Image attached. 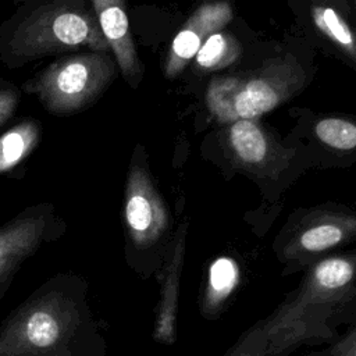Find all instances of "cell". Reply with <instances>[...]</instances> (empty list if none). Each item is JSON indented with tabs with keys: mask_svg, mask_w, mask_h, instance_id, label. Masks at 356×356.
Masks as SVG:
<instances>
[{
	"mask_svg": "<svg viewBox=\"0 0 356 356\" xmlns=\"http://www.w3.org/2000/svg\"><path fill=\"white\" fill-rule=\"evenodd\" d=\"M79 47L110 49L95 15L75 0H15L0 24V64L8 70Z\"/></svg>",
	"mask_w": 356,
	"mask_h": 356,
	"instance_id": "obj_1",
	"label": "cell"
},
{
	"mask_svg": "<svg viewBox=\"0 0 356 356\" xmlns=\"http://www.w3.org/2000/svg\"><path fill=\"white\" fill-rule=\"evenodd\" d=\"M115 75L114 61L106 54L83 53L58 58L22 85L54 114L81 110L95 102Z\"/></svg>",
	"mask_w": 356,
	"mask_h": 356,
	"instance_id": "obj_2",
	"label": "cell"
},
{
	"mask_svg": "<svg viewBox=\"0 0 356 356\" xmlns=\"http://www.w3.org/2000/svg\"><path fill=\"white\" fill-rule=\"evenodd\" d=\"M300 79L288 61H274L260 72L242 78H217L207 89V106L222 121L253 120L273 110Z\"/></svg>",
	"mask_w": 356,
	"mask_h": 356,
	"instance_id": "obj_3",
	"label": "cell"
},
{
	"mask_svg": "<svg viewBox=\"0 0 356 356\" xmlns=\"http://www.w3.org/2000/svg\"><path fill=\"white\" fill-rule=\"evenodd\" d=\"M63 332L61 316L47 303L32 305L0 328V356H33L54 346Z\"/></svg>",
	"mask_w": 356,
	"mask_h": 356,
	"instance_id": "obj_4",
	"label": "cell"
},
{
	"mask_svg": "<svg viewBox=\"0 0 356 356\" xmlns=\"http://www.w3.org/2000/svg\"><path fill=\"white\" fill-rule=\"evenodd\" d=\"M232 19V8L225 1L206 3L199 7L172 40L165 64V75H178L193 58L203 42Z\"/></svg>",
	"mask_w": 356,
	"mask_h": 356,
	"instance_id": "obj_5",
	"label": "cell"
},
{
	"mask_svg": "<svg viewBox=\"0 0 356 356\" xmlns=\"http://www.w3.org/2000/svg\"><path fill=\"white\" fill-rule=\"evenodd\" d=\"M99 28L114 51L124 75L136 85L140 78V65L129 32L125 13V0H92Z\"/></svg>",
	"mask_w": 356,
	"mask_h": 356,
	"instance_id": "obj_6",
	"label": "cell"
},
{
	"mask_svg": "<svg viewBox=\"0 0 356 356\" xmlns=\"http://www.w3.org/2000/svg\"><path fill=\"white\" fill-rule=\"evenodd\" d=\"M164 207L146 171L132 165L128 177L125 217L138 236H147L164 222Z\"/></svg>",
	"mask_w": 356,
	"mask_h": 356,
	"instance_id": "obj_7",
	"label": "cell"
},
{
	"mask_svg": "<svg viewBox=\"0 0 356 356\" xmlns=\"http://www.w3.org/2000/svg\"><path fill=\"white\" fill-rule=\"evenodd\" d=\"M44 224V217L26 210L0 227V285L35 249Z\"/></svg>",
	"mask_w": 356,
	"mask_h": 356,
	"instance_id": "obj_8",
	"label": "cell"
},
{
	"mask_svg": "<svg viewBox=\"0 0 356 356\" xmlns=\"http://www.w3.org/2000/svg\"><path fill=\"white\" fill-rule=\"evenodd\" d=\"M40 138V124L24 120L0 135V174L13 171L36 147Z\"/></svg>",
	"mask_w": 356,
	"mask_h": 356,
	"instance_id": "obj_9",
	"label": "cell"
},
{
	"mask_svg": "<svg viewBox=\"0 0 356 356\" xmlns=\"http://www.w3.org/2000/svg\"><path fill=\"white\" fill-rule=\"evenodd\" d=\"M229 142L235 154L245 163L256 164L266 159V136L252 120H236L229 129Z\"/></svg>",
	"mask_w": 356,
	"mask_h": 356,
	"instance_id": "obj_10",
	"label": "cell"
},
{
	"mask_svg": "<svg viewBox=\"0 0 356 356\" xmlns=\"http://www.w3.org/2000/svg\"><path fill=\"white\" fill-rule=\"evenodd\" d=\"M241 49L235 38L222 33H211L196 53V64L203 70H218L231 64Z\"/></svg>",
	"mask_w": 356,
	"mask_h": 356,
	"instance_id": "obj_11",
	"label": "cell"
},
{
	"mask_svg": "<svg viewBox=\"0 0 356 356\" xmlns=\"http://www.w3.org/2000/svg\"><path fill=\"white\" fill-rule=\"evenodd\" d=\"M313 21L316 26L332 42L341 46L352 58H355V39L349 25L339 14L330 7H314Z\"/></svg>",
	"mask_w": 356,
	"mask_h": 356,
	"instance_id": "obj_12",
	"label": "cell"
},
{
	"mask_svg": "<svg viewBox=\"0 0 356 356\" xmlns=\"http://www.w3.org/2000/svg\"><path fill=\"white\" fill-rule=\"evenodd\" d=\"M316 134L321 142L339 150L356 146V127L346 120L324 118L316 125Z\"/></svg>",
	"mask_w": 356,
	"mask_h": 356,
	"instance_id": "obj_13",
	"label": "cell"
},
{
	"mask_svg": "<svg viewBox=\"0 0 356 356\" xmlns=\"http://www.w3.org/2000/svg\"><path fill=\"white\" fill-rule=\"evenodd\" d=\"M316 281L327 288L335 289L346 285L353 275V267L348 260L343 259H330L320 263L314 271Z\"/></svg>",
	"mask_w": 356,
	"mask_h": 356,
	"instance_id": "obj_14",
	"label": "cell"
},
{
	"mask_svg": "<svg viewBox=\"0 0 356 356\" xmlns=\"http://www.w3.org/2000/svg\"><path fill=\"white\" fill-rule=\"evenodd\" d=\"M343 238V231L335 224H318L306 229L300 236V245L306 250L318 252L335 246Z\"/></svg>",
	"mask_w": 356,
	"mask_h": 356,
	"instance_id": "obj_15",
	"label": "cell"
},
{
	"mask_svg": "<svg viewBox=\"0 0 356 356\" xmlns=\"http://www.w3.org/2000/svg\"><path fill=\"white\" fill-rule=\"evenodd\" d=\"M238 268L232 259L220 257L217 259L209 270V281L213 291L218 295L228 293L236 284Z\"/></svg>",
	"mask_w": 356,
	"mask_h": 356,
	"instance_id": "obj_16",
	"label": "cell"
},
{
	"mask_svg": "<svg viewBox=\"0 0 356 356\" xmlns=\"http://www.w3.org/2000/svg\"><path fill=\"white\" fill-rule=\"evenodd\" d=\"M21 92L11 82L0 79V128L8 122L18 108Z\"/></svg>",
	"mask_w": 356,
	"mask_h": 356,
	"instance_id": "obj_17",
	"label": "cell"
}]
</instances>
